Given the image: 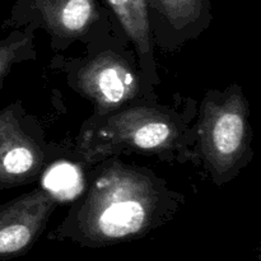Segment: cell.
<instances>
[{"instance_id": "cell-1", "label": "cell", "mask_w": 261, "mask_h": 261, "mask_svg": "<svg viewBox=\"0 0 261 261\" xmlns=\"http://www.w3.org/2000/svg\"><path fill=\"white\" fill-rule=\"evenodd\" d=\"M93 166L86 190L50 240L88 249L114 246L168 223L184 204L182 194L149 168L125 165L119 155Z\"/></svg>"}, {"instance_id": "cell-2", "label": "cell", "mask_w": 261, "mask_h": 261, "mask_svg": "<svg viewBox=\"0 0 261 261\" xmlns=\"http://www.w3.org/2000/svg\"><path fill=\"white\" fill-rule=\"evenodd\" d=\"M182 107L140 99L105 115H92L82 125L73 150L88 165L138 153L165 162H194L196 103Z\"/></svg>"}, {"instance_id": "cell-3", "label": "cell", "mask_w": 261, "mask_h": 261, "mask_svg": "<svg viewBox=\"0 0 261 261\" xmlns=\"http://www.w3.org/2000/svg\"><path fill=\"white\" fill-rule=\"evenodd\" d=\"M194 130V162L218 188L236 178L254 158L249 102L239 84L204 94Z\"/></svg>"}, {"instance_id": "cell-4", "label": "cell", "mask_w": 261, "mask_h": 261, "mask_svg": "<svg viewBox=\"0 0 261 261\" xmlns=\"http://www.w3.org/2000/svg\"><path fill=\"white\" fill-rule=\"evenodd\" d=\"M68 86L105 115L145 98L134 48L119 27L87 45L83 56L60 64Z\"/></svg>"}, {"instance_id": "cell-5", "label": "cell", "mask_w": 261, "mask_h": 261, "mask_svg": "<svg viewBox=\"0 0 261 261\" xmlns=\"http://www.w3.org/2000/svg\"><path fill=\"white\" fill-rule=\"evenodd\" d=\"M43 30L55 51L74 42L86 45L117 28L102 0H15L2 30Z\"/></svg>"}, {"instance_id": "cell-6", "label": "cell", "mask_w": 261, "mask_h": 261, "mask_svg": "<svg viewBox=\"0 0 261 261\" xmlns=\"http://www.w3.org/2000/svg\"><path fill=\"white\" fill-rule=\"evenodd\" d=\"M63 152L47 142L22 102L0 110V191L37 182L46 166Z\"/></svg>"}, {"instance_id": "cell-7", "label": "cell", "mask_w": 261, "mask_h": 261, "mask_svg": "<svg viewBox=\"0 0 261 261\" xmlns=\"http://www.w3.org/2000/svg\"><path fill=\"white\" fill-rule=\"evenodd\" d=\"M59 204L37 186L0 205V261L27 254L45 232Z\"/></svg>"}, {"instance_id": "cell-8", "label": "cell", "mask_w": 261, "mask_h": 261, "mask_svg": "<svg viewBox=\"0 0 261 261\" xmlns=\"http://www.w3.org/2000/svg\"><path fill=\"white\" fill-rule=\"evenodd\" d=\"M154 45L180 48L198 38L212 24V0H147Z\"/></svg>"}, {"instance_id": "cell-9", "label": "cell", "mask_w": 261, "mask_h": 261, "mask_svg": "<svg viewBox=\"0 0 261 261\" xmlns=\"http://www.w3.org/2000/svg\"><path fill=\"white\" fill-rule=\"evenodd\" d=\"M112 19L129 40L137 56L145 98L157 99L160 74L154 58L150 9L147 0H102Z\"/></svg>"}, {"instance_id": "cell-10", "label": "cell", "mask_w": 261, "mask_h": 261, "mask_svg": "<svg viewBox=\"0 0 261 261\" xmlns=\"http://www.w3.org/2000/svg\"><path fill=\"white\" fill-rule=\"evenodd\" d=\"M73 150H64L45 167L38 178V186L53 196L58 204H71L84 193L88 185L89 171Z\"/></svg>"}, {"instance_id": "cell-11", "label": "cell", "mask_w": 261, "mask_h": 261, "mask_svg": "<svg viewBox=\"0 0 261 261\" xmlns=\"http://www.w3.org/2000/svg\"><path fill=\"white\" fill-rule=\"evenodd\" d=\"M35 33V28L25 27L12 30L5 37L0 38V86L13 66L36 59Z\"/></svg>"}]
</instances>
